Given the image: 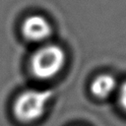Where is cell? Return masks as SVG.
Wrapping results in <instances>:
<instances>
[{"label":"cell","mask_w":126,"mask_h":126,"mask_svg":"<svg viewBox=\"0 0 126 126\" xmlns=\"http://www.w3.org/2000/svg\"><path fill=\"white\" fill-rule=\"evenodd\" d=\"M51 96L52 92L49 90L26 91L16 98L13 105V113L20 121H33L43 114Z\"/></svg>","instance_id":"cell-1"},{"label":"cell","mask_w":126,"mask_h":126,"mask_svg":"<svg viewBox=\"0 0 126 126\" xmlns=\"http://www.w3.org/2000/svg\"><path fill=\"white\" fill-rule=\"evenodd\" d=\"M65 53L57 45H46L37 50L31 60V69L33 75L39 79L54 77L63 67Z\"/></svg>","instance_id":"cell-2"},{"label":"cell","mask_w":126,"mask_h":126,"mask_svg":"<svg viewBox=\"0 0 126 126\" xmlns=\"http://www.w3.org/2000/svg\"><path fill=\"white\" fill-rule=\"evenodd\" d=\"M22 32L28 40L41 41L51 34L52 28L44 17L40 15H32L24 21L22 25Z\"/></svg>","instance_id":"cell-3"},{"label":"cell","mask_w":126,"mask_h":126,"mask_svg":"<svg viewBox=\"0 0 126 126\" xmlns=\"http://www.w3.org/2000/svg\"><path fill=\"white\" fill-rule=\"evenodd\" d=\"M115 87V79L110 75L103 74L94 80L91 86V91L97 97H106L114 91Z\"/></svg>","instance_id":"cell-4"},{"label":"cell","mask_w":126,"mask_h":126,"mask_svg":"<svg viewBox=\"0 0 126 126\" xmlns=\"http://www.w3.org/2000/svg\"><path fill=\"white\" fill-rule=\"evenodd\" d=\"M119 100H120V104L122 105V107L126 109V83H124L120 88Z\"/></svg>","instance_id":"cell-5"}]
</instances>
